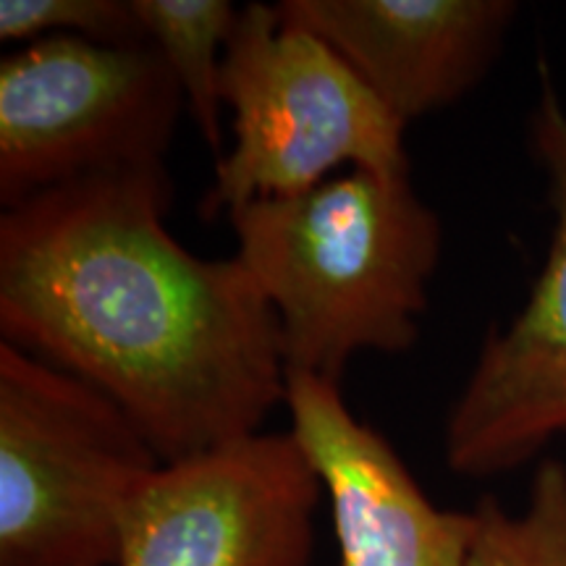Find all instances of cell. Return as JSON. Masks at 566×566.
<instances>
[{
    "label": "cell",
    "instance_id": "6da1fadb",
    "mask_svg": "<svg viewBox=\"0 0 566 566\" xmlns=\"http://www.w3.org/2000/svg\"><path fill=\"white\" fill-rule=\"evenodd\" d=\"M166 168L66 184L0 216L3 342L97 388L163 464L263 430L286 405L271 302L237 258L168 231Z\"/></svg>",
    "mask_w": 566,
    "mask_h": 566
},
{
    "label": "cell",
    "instance_id": "7a4b0ae2",
    "mask_svg": "<svg viewBox=\"0 0 566 566\" xmlns=\"http://www.w3.org/2000/svg\"><path fill=\"white\" fill-rule=\"evenodd\" d=\"M229 221L237 260L279 321L286 373L342 384L354 354L417 344L443 237L412 176L352 168L231 210Z\"/></svg>",
    "mask_w": 566,
    "mask_h": 566
},
{
    "label": "cell",
    "instance_id": "3957f363",
    "mask_svg": "<svg viewBox=\"0 0 566 566\" xmlns=\"http://www.w3.org/2000/svg\"><path fill=\"white\" fill-rule=\"evenodd\" d=\"M160 464L116 401L0 344V566H116Z\"/></svg>",
    "mask_w": 566,
    "mask_h": 566
},
{
    "label": "cell",
    "instance_id": "277c9868",
    "mask_svg": "<svg viewBox=\"0 0 566 566\" xmlns=\"http://www.w3.org/2000/svg\"><path fill=\"white\" fill-rule=\"evenodd\" d=\"M233 147L216 163L202 216L302 195L338 166L412 176L407 124L328 42L286 27L275 6L239 11L221 69Z\"/></svg>",
    "mask_w": 566,
    "mask_h": 566
},
{
    "label": "cell",
    "instance_id": "5b68a950",
    "mask_svg": "<svg viewBox=\"0 0 566 566\" xmlns=\"http://www.w3.org/2000/svg\"><path fill=\"white\" fill-rule=\"evenodd\" d=\"M184 101L153 45L30 42L0 63V202L166 168Z\"/></svg>",
    "mask_w": 566,
    "mask_h": 566
},
{
    "label": "cell",
    "instance_id": "8992f818",
    "mask_svg": "<svg viewBox=\"0 0 566 566\" xmlns=\"http://www.w3.org/2000/svg\"><path fill=\"white\" fill-rule=\"evenodd\" d=\"M321 488L292 430L160 464L126 512L116 566H310Z\"/></svg>",
    "mask_w": 566,
    "mask_h": 566
},
{
    "label": "cell",
    "instance_id": "52a82bcc",
    "mask_svg": "<svg viewBox=\"0 0 566 566\" xmlns=\"http://www.w3.org/2000/svg\"><path fill=\"white\" fill-rule=\"evenodd\" d=\"M527 142L546 176L554 229L525 304L485 336L446 417V464L472 480L520 470L566 438V105L548 82Z\"/></svg>",
    "mask_w": 566,
    "mask_h": 566
},
{
    "label": "cell",
    "instance_id": "ba28073f",
    "mask_svg": "<svg viewBox=\"0 0 566 566\" xmlns=\"http://www.w3.org/2000/svg\"><path fill=\"white\" fill-rule=\"evenodd\" d=\"M338 386L286 373L292 433L328 493L344 566H464L475 514L438 509Z\"/></svg>",
    "mask_w": 566,
    "mask_h": 566
},
{
    "label": "cell",
    "instance_id": "9c48e42d",
    "mask_svg": "<svg viewBox=\"0 0 566 566\" xmlns=\"http://www.w3.org/2000/svg\"><path fill=\"white\" fill-rule=\"evenodd\" d=\"M275 11L328 42L405 124L470 95L520 13L512 0H281Z\"/></svg>",
    "mask_w": 566,
    "mask_h": 566
},
{
    "label": "cell",
    "instance_id": "30bf717a",
    "mask_svg": "<svg viewBox=\"0 0 566 566\" xmlns=\"http://www.w3.org/2000/svg\"><path fill=\"white\" fill-rule=\"evenodd\" d=\"M142 34L166 61L212 150L221 147V69L239 9L229 0H132Z\"/></svg>",
    "mask_w": 566,
    "mask_h": 566
},
{
    "label": "cell",
    "instance_id": "8fae6325",
    "mask_svg": "<svg viewBox=\"0 0 566 566\" xmlns=\"http://www.w3.org/2000/svg\"><path fill=\"white\" fill-rule=\"evenodd\" d=\"M472 514L464 566H566V464L558 459L537 462L522 512L485 495Z\"/></svg>",
    "mask_w": 566,
    "mask_h": 566
},
{
    "label": "cell",
    "instance_id": "7c38bea8",
    "mask_svg": "<svg viewBox=\"0 0 566 566\" xmlns=\"http://www.w3.org/2000/svg\"><path fill=\"white\" fill-rule=\"evenodd\" d=\"M82 38L101 45H142L139 19L132 0H3L0 40L38 42Z\"/></svg>",
    "mask_w": 566,
    "mask_h": 566
}]
</instances>
